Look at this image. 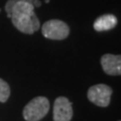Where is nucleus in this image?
<instances>
[{"mask_svg": "<svg viewBox=\"0 0 121 121\" xmlns=\"http://www.w3.org/2000/svg\"><path fill=\"white\" fill-rule=\"evenodd\" d=\"M72 118V103L66 97H58L54 103V121H71Z\"/></svg>", "mask_w": 121, "mask_h": 121, "instance_id": "obj_5", "label": "nucleus"}, {"mask_svg": "<svg viewBox=\"0 0 121 121\" xmlns=\"http://www.w3.org/2000/svg\"><path fill=\"white\" fill-rule=\"evenodd\" d=\"M10 96V87L7 83L0 79V102L4 103L8 100V98Z\"/></svg>", "mask_w": 121, "mask_h": 121, "instance_id": "obj_8", "label": "nucleus"}, {"mask_svg": "<svg viewBox=\"0 0 121 121\" xmlns=\"http://www.w3.org/2000/svg\"><path fill=\"white\" fill-rule=\"evenodd\" d=\"M50 101L48 98L39 96L30 100L23 108L22 114L26 121H39L50 111Z\"/></svg>", "mask_w": 121, "mask_h": 121, "instance_id": "obj_1", "label": "nucleus"}, {"mask_svg": "<svg viewBox=\"0 0 121 121\" xmlns=\"http://www.w3.org/2000/svg\"><path fill=\"white\" fill-rule=\"evenodd\" d=\"M117 17L113 14H104L101 15L94 21V29L96 31H107L112 28H114L117 25Z\"/></svg>", "mask_w": 121, "mask_h": 121, "instance_id": "obj_7", "label": "nucleus"}, {"mask_svg": "<svg viewBox=\"0 0 121 121\" xmlns=\"http://www.w3.org/2000/svg\"><path fill=\"white\" fill-rule=\"evenodd\" d=\"M23 1H27V2H29V3H31V4L33 5V6H36V7H39V6H40V1L39 0H23Z\"/></svg>", "mask_w": 121, "mask_h": 121, "instance_id": "obj_9", "label": "nucleus"}, {"mask_svg": "<svg viewBox=\"0 0 121 121\" xmlns=\"http://www.w3.org/2000/svg\"><path fill=\"white\" fill-rule=\"evenodd\" d=\"M102 69L107 75L119 76L121 74V58L119 55L106 54L101 58Z\"/></svg>", "mask_w": 121, "mask_h": 121, "instance_id": "obj_6", "label": "nucleus"}, {"mask_svg": "<svg viewBox=\"0 0 121 121\" xmlns=\"http://www.w3.org/2000/svg\"><path fill=\"white\" fill-rule=\"evenodd\" d=\"M41 33L44 37L52 40H62L70 35V27L60 19H51L41 26Z\"/></svg>", "mask_w": 121, "mask_h": 121, "instance_id": "obj_3", "label": "nucleus"}, {"mask_svg": "<svg viewBox=\"0 0 121 121\" xmlns=\"http://www.w3.org/2000/svg\"><path fill=\"white\" fill-rule=\"evenodd\" d=\"M10 18L14 27L26 35H32L40 27L39 20L35 11L29 13L12 14Z\"/></svg>", "mask_w": 121, "mask_h": 121, "instance_id": "obj_2", "label": "nucleus"}, {"mask_svg": "<svg viewBox=\"0 0 121 121\" xmlns=\"http://www.w3.org/2000/svg\"><path fill=\"white\" fill-rule=\"evenodd\" d=\"M112 89L105 84H97L90 87L87 97L90 102L99 107H107L110 104Z\"/></svg>", "mask_w": 121, "mask_h": 121, "instance_id": "obj_4", "label": "nucleus"}]
</instances>
